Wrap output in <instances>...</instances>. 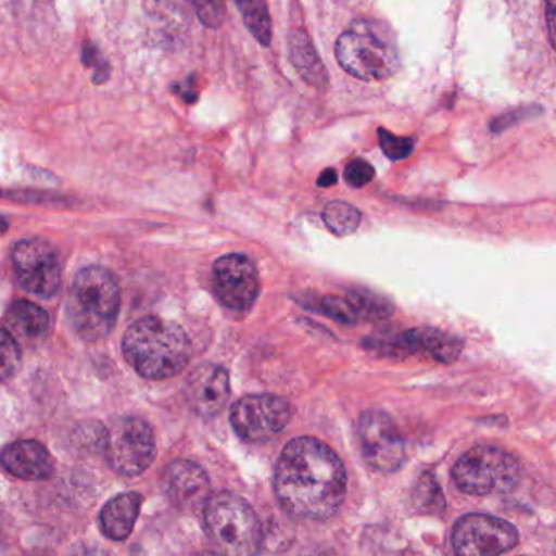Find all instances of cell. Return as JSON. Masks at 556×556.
<instances>
[{"label": "cell", "instance_id": "cell-1", "mask_svg": "<svg viewBox=\"0 0 556 556\" xmlns=\"http://www.w3.org/2000/svg\"><path fill=\"white\" fill-rule=\"evenodd\" d=\"M274 485L278 502L291 516L327 519L345 498V467L323 441L296 438L278 457Z\"/></svg>", "mask_w": 556, "mask_h": 556}, {"label": "cell", "instance_id": "cell-2", "mask_svg": "<svg viewBox=\"0 0 556 556\" xmlns=\"http://www.w3.org/2000/svg\"><path fill=\"white\" fill-rule=\"evenodd\" d=\"M127 363L142 378L178 376L191 359V342L181 326L162 317H143L127 329L123 339Z\"/></svg>", "mask_w": 556, "mask_h": 556}, {"label": "cell", "instance_id": "cell-3", "mask_svg": "<svg viewBox=\"0 0 556 556\" xmlns=\"http://www.w3.org/2000/svg\"><path fill=\"white\" fill-rule=\"evenodd\" d=\"M121 306L116 277L103 267H85L72 281L67 316L81 339L97 342L113 330Z\"/></svg>", "mask_w": 556, "mask_h": 556}, {"label": "cell", "instance_id": "cell-4", "mask_svg": "<svg viewBox=\"0 0 556 556\" xmlns=\"http://www.w3.org/2000/svg\"><path fill=\"white\" fill-rule=\"evenodd\" d=\"M208 539L222 556H257L263 547V526L240 496L220 492L204 508Z\"/></svg>", "mask_w": 556, "mask_h": 556}, {"label": "cell", "instance_id": "cell-5", "mask_svg": "<svg viewBox=\"0 0 556 556\" xmlns=\"http://www.w3.org/2000/svg\"><path fill=\"white\" fill-rule=\"evenodd\" d=\"M336 58L343 71L366 81L386 80L399 67L394 45L382 38L369 22H355L339 36Z\"/></svg>", "mask_w": 556, "mask_h": 556}, {"label": "cell", "instance_id": "cell-6", "mask_svg": "<svg viewBox=\"0 0 556 556\" xmlns=\"http://www.w3.org/2000/svg\"><path fill=\"white\" fill-rule=\"evenodd\" d=\"M453 479L467 495L506 493L518 485L521 466L513 454L500 447L476 446L457 459Z\"/></svg>", "mask_w": 556, "mask_h": 556}, {"label": "cell", "instance_id": "cell-7", "mask_svg": "<svg viewBox=\"0 0 556 556\" xmlns=\"http://www.w3.org/2000/svg\"><path fill=\"white\" fill-rule=\"evenodd\" d=\"M155 434L146 420L124 417L111 427L106 438L110 466L121 476L136 477L146 472L155 459Z\"/></svg>", "mask_w": 556, "mask_h": 556}, {"label": "cell", "instance_id": "cell-8", "mask_svg": "<svg viewBox=\"0 0 556 556\" xmlns=\"http://www.w3.org/2000/svg\"><path fill=\"white\" fill-rule=\"evenodd\" d=\"M519 532L511 522L489 515H467L454 526L457 556H500L518 545Z\"/></svg>", "mask_w": 556, "mask_h": 556}, {"label": "cell", "instance_id": "cell-9", "mask_svg": "<svg viewBox=\"0 0 556 556\" xmlns=\"http://www.w3.org/2000/svg\"><path fill=\"white\" fill-rule=\"evenodd\" d=\"M291 407L277 395H247L231 407L230 420L241 440L264 443L285 430Z\"/></svg>", "mask_w": 556, "mask_h": 556}, {"label": "cell", "instance_id": "cell-10", "mask_svg": "<svg viewBox=\"0 0 556 556\" xmlns=\"http://www.w3.org/2000/svg\"><path fill=\"white\" fill-rule=\"evenodd\" d=\"M358 440L363 457L372 469L391 473L404 466V438L386 412L368 410L359 417Z\"/></svg>", "mask_w": 556, "mask_h": 556}, {"label": "cell", "instance_id": "cell-11", "mask_svg": "<svg viewBox=\"0 0 556 556\" xmlns=\"http://www.w3.org/2000/svg\"><path fill=\"white\" fill-rule=\"evenodd\" d=\"M12 260L16 278L28 293L51 298L61 287V260L46 241H20L13 248Z\"/></svg>", "mask_w": 556, "mask_h": 556}, {"label": "cell", "instance_id": "cell-12", "mask_svg": "<svg viewBox=\"0 0 556 556\" xmlns=\"http://www.w3.org/2000/svg\"><path fill=\"white\" fill-rule=\"evenodd\" d=\"M215 294L228 309L244 313L260 294V273L244 254H228L214 264Z\"/></svg>", "mask_w": 556, "mask_h": 556}, {"label": "cell", "instance_id": "cell-13", "mask_svg": "<svg viewBox=\"0 0 556 556\" xmlns=\"http://www.w3.org/2000/svg\"><path fill=\"white\" fill-rule=\"evenodd\" d=\"M368 349L388 356L427 355L440 363L456 362L463 342L433 327H417L389 339L371 340Z\"/></svg>", "mask_w": 556, "mask_h": 556}, {"label": "cell", "instance_id": "cell-14", "mask_svg": "<svg viewBox=\"0 0 556 556\" xmlns=\"http://www.w3.org/2000/svg\"><path fill=\"white\" fill-rule=\"evenodd\" d=\"M163 490L169 502L182 511H204L212 496L211 480L199 464L179 459L166 467Z\"/></svg>", "mask_w": 556, "mask_h": 556}, {"label": "cell", "instance_id": "cell-15", "mask_svg": "<svg viewBox=\"0 0 556 556\" xmlns=\"http://www.w3.org/2000/svg\"><path fill=\"white\" fill-rule=\"evenodd\" d=\"M189 404L205 418L215 417L227 407L230 399V378L227 369L212 363L198 366L186 384Z\"/></svg>", "mask_w": 556, "mask_h": 556}, {"label": "cell", "instance_id": "cell-16", "mask_svg": "<svg viewBox=\"0 0 556 556\" xmlns=\"http://www.w3.org/2000/svg\"><path fill=\"white\" fill-rule=\"evenodd\" d=\"M0 464L7 472L23 480H45L54 472V460L42 444L16 441L3 450Z\"/></svg>", "mask_w": 556, "mask_h": 556}, {"label": "cell", "instance_id": "cell-17", "mask_svg": "<svg viewBox=\"0 0 556 556\" xmlns=\"http://www.w3.org/2000/svg\"><path fill=\"white\" fill-rule=\"evenodd\" d=\"M142 496L130 492L117 495L106 503L100 515V526L103 534L111 541H126L139 518Z\"/></svg>", "mask_w": 556, "mask_h": 556}, {"label": "cell", "instance_id": "cell-18", "mask_svg": "<svg viewBox=\"0 0 556 556\" xmlns=\"http://www.w3.org/2000/svg\"><path fill=\"white\" fill-rule=\"evenodd\" d=\"M288 48H290L291 62L301 78L311 87L326 88L329 77H327L326 67L314 49L309 35L304 29H293L288 38Z\"/></svg>", "mask_w": 556, "mask_h": 556}, {"label": "cell", "instance_id": "cell-19", "mask_svg": "<svg viewBox=\"0 0 556 556\" xmlns=\"http://www.w3.org/2000/svg\"><path fill=\"white\" fill-rule=\"evenodd\" d=\"M7 324L20 336L38 337L46 332L49 316L42 307L31 301L16 300L7 311Z\"/></svg>", "mask_w": 556, "mask_h": 556}, {"label": "cell", "instance_id": "cell-20", "mask_svg": "<svg viewBox=\"0 0 556 556\" xmlns=\"http://www.w3.org/2000/svg\"><path fill=\"white\" fill-rule=\"evenodd\" d=\"M238 9L254 38L263 46L273 41V20L266 0H237Z\"/></svg>", "mask_w": 556, "mask_h": 556}, {"label": "cell", "instance_id": "cell-21", "mask_svg": "<svg viewBox=\"0 0 556 556\" xmlns=\"http://www.w3.org/2000/svg\"><path fill=\"white\" fill-rule=\"evenodd\" d=\"M323 218L327 228L337 237H349L353 231H356L359 222H362L359 212L353 205L342 201L330 202L324 208Z\"/></svg>", "mask_w": 556, "mask_h": 556}, {"label": "cell", "instance_id": "cell-22", "mask_svg": "<svg viewBox=\"0 0 556 556\" xmlns=\"http://www.w3.org/2000/svg\"><path fill=\"white\" fill-rule=\"evenodd\" d=\"M346 298L355 307L358 317H365V319H384L394 311V307L386 298L379 296L372 291L352 290L349 291Z\"/></svg>", "mask_w": 556, "mask_h": 556}, {"label": "cell", "instance_id": "cell-23", "mask_svg": "<svg viewBox=\"0 0 556 556\" xmlns=\"http://www.w3.org/2000/svg\"><path fill=\"white\" fill-rule=\"evenodd\" d=\"M415 505L425 513H441L444 509V496L437 479L425 473L414 493Z\"/></svg>", "mask_w": 556, "mask_h": 556}, {"label": "cell", "instance_id": "cell-24", "mask_svg": "<svg viewBox=\"0 0 556 556\" xmlns=\"http://www.w3.org/2000/svg\"><path fill=\"white\" fill-rule=\"evenodd\" d=\"M22 362L18 343L7 330L0 329V382L12 378Z\"/></svg>", "mask_w": 556, "mask_h": 556}, {"label": "cell", "instance_id": "cell-25", "mask_svg": "<svg viewBox=\"0 0 556 556\" xmlns=\"http://www.w3.org/2000/svg\"><path fill=\"white\" fill-rule=\"evenodd\" d=\"M379 146H381L382 152L392 162H399V160L407 159L414 150V139L408 137H397L394 134L389 132L386 129H379Z\"/></svg>", "mask_w": 556, "mask_h": 556}, {"label": "cell", "instance_id": "cell-26", "mask_svg": "<svg viewBox=\"0 0 556 556\" xmlns=\"http://www.w3.org/2000/svg\"><path fill=\"white\" fill-rule=\"evenodd\" d=\"M319 306L320 311L326 316L332 317L333 320H339L342 324L358 323V314H356L355 307L350 303L349 298L326 296L320 301Z\"/></svg>", "mask_w": 556, "mask_h": 556}, {"label": "cell", "instance_id": "cell-27", "mask_svg": "<svg viewBox=\"0 0 556 556\" xmlns=\"http://www.w3.org/2000/svg\"><path fill=\"white\" fill-rule=\"evenodd\" d=\"M199 20L207 28H218L225 20L224 0H192Z\"/></svg>", "mask_w": 556, "mask_h": 556}, {"label": "cell", "instance_id": "cell-28", "mask_svg": "<svg viewBox=\"0 0 556 556\" xmlns=\"http://www.w3.org/2000/svg\"><path fill=\"white\" fill-rule=\"evenodd\" d=\"M372 178H375V168L365 160H353L345 168V181L352 188H363V186L369 185Z\"/></svg>", "mask_w": 556, "mask_h": 556}, {"label": "cell", "instance_id": "cell-29", "mask_svg": "<svg viewBox=\"0 0 556 556\" xmlns=\"http://www.w3.org/2000/svg\"><path fill=\"white\" fill-rule=\"evenodd\" d=\"M545 15H547L548 36H551L552 46L556 51V0H547Z\"/></svg>", "mask_w": 556, "mask_h": 556}, {"label": "cell", "instance_id": "cell-30", "mask_svg": "<svg viewBox=\"0 0 556 556\" xmlns=\"http://www.w3.org/2000/svg\"><path fill=\"white\" fill-rule=\"evenodd\" d=\"M336 169H326V172H323V175L319 176V179H317V185H319L320 188H330V186L336 185Z\"/></svg>", "mask_w": 556, "mask_h": 556}, {"label": "cell", "instance_id": "cell-31", "mask_svg": "<svg viewBox=\"0 0 556 556\" xmlns=\"http://www.w3.org/2000/svg\"><path fill=\"white\" fill-rule=\"evenodd\" d=\"M72 556H111L108 552L101 551V548H84V551L77 552Z\"/></svg>", "mask_w": 556, "mask_h": 556}, {"label": "cell", "instance_id": "cell-32", "mask_svg": "<svg viewBox=\"0 0 556 556\" xmlns=\"http://www.w3.org/2000/svg\"><path fill=\"white\" fill-rule=\"evenodd\" d=\"M7 230H9V222H7L5 217L0 215V235L5 233Z\"/></svg>", "mask_w": 556, "mask_h": 556}, {"label": "cell", "instance_id": "cell-33", "mask_svg": "<svg viewBox=\"0 0 556 556\" xmlns=\"http://www.w3.org/2000/svg\"><path fill=\"white\" fill-rule=\"evenodd\" d=\"M195 556H222L220 554H214V552H205V554L195 555Z\"/></svg>", "mask_w": 556, "mask_h": 556}]
</instances>
